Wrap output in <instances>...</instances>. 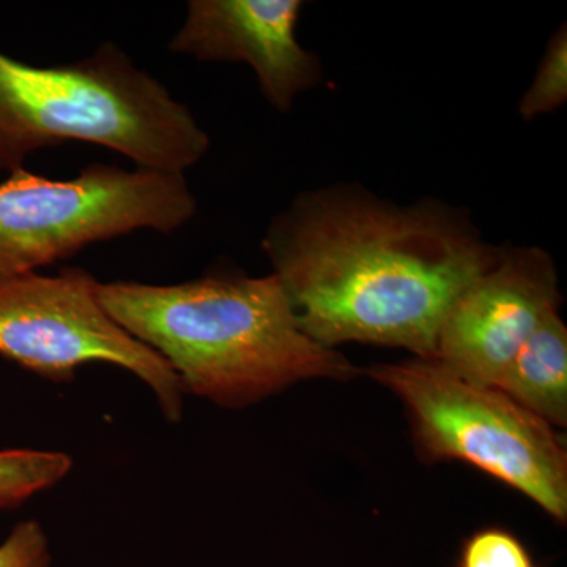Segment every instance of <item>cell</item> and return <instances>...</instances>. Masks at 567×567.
Wrapping results in <instances>:
<instances>
[{"instance_id":"1","label":"cell","mask_w":567,"mask_h":567,"mask_svg":"<svg viewBox=\"0 0 567 567\" xmlns=\"http://www.w3.org/2000/svg\"><path fill=\"white\" fill-rule=\"evenodd\" d=\"M260 246L317 344L401 347L417 358H436L447 312L502 254L464 208L398 205L346 183L295 197Z\"/></svg>"},{"instance_id":"2","label":"cell","mask_w":567,"mask_h":567,"mask_svg":"<svg viewBox=\"0 0 567 567\" xmlns=\"http://www.w3.org/2000/svg\"><path fill=\"white\" fill-rule=\"evenodd\" d=\"M99 295L115 322L171 365L185 394L219 406L256 404L301 380L357 375L344 354L300 330L274 274L100 282Z\"/></svg>"},{"instance_id":"3","label":"cell","mask_w":567,"mask_h":567,"mask_svg":"<svg viewBox=\"0 0 567 567\" xmlns=\"http://www.w3.org/2000/svg\"><path fill=\"white\" fill-rule=\"evenodd\" d=\"M69 142L126 156L137 169L185 174L210 136L185 103L118 44L73 63L35 66L0 52V169Z\"/></svg>"},{"instance_id":"4","label":"cell","mask_w":567,"mask_h":567,"mask_svg":"<svg viewBox=\"0 0 567 567\" xmlns=\"http://www.w3.org/2000/svg\"><path fill=\"white\" fill-rule=\"evenodd\" d=\"M196 213L185 174L102 163L70 181L14 171L0 182V278L39 271L137 230L177 233Z\"/></svg>"},{"instance_id":"5","label":"cell","mask_w":567,"mask_h":567,"mask_svg":"<svg viewBox=\"0 0 567 567\" xmlns=\"http://www.w3.org/2000/svg\"><path fill=\"white\" fill-rule=\"evenodd\" d=\"M371 375L412 413L432 458H458L567 518V456L550 425L498 388L462 379L436 358L379 365Z\"/></svg>"},{"instance_id":"6","label":"cell","mask_w":567,"mask_h":567,"mask_svg":"<svg viewBox=\"0 0 567 567\" xmlns=\"http://www.w3.org/2000/svg\"><path fill=\"white\" fill-rule=\"evenodd\" d=\"M99 287L81 267L0 278V357L52 383L73 382L82 365H115L152 391L167 423H181L186 395L181 380L112 319Z\"/></svg>"},{"instance_id":"7","label":"cell","mask_w":567,"mask_h":567,"mask_svg":"<svg viewBox=\"0 0 567 567\" xmlns=\"http://www.w3.org/2000/svg\"><path fill=\"white\" fill-rule=\"evenodd\" d=\"M559 303L557 268L548 252L502 246L498 262L447 312L436 360L468 382L498 388L529 336Z\"/></svg>"},{"instance_id":"8","label":"cell","mask_w":567,"mask_h":567,"mask_svg":"<svg viewBox=\"0 0 567 567\" xmlns=\"http://www.w3.org/2000/svg\"><path fill=\"white\" fill-rule=\"evenodd\" d=\"M300 0H189L174 54L200 62L248 63L271 107L292 110L301 92L323 80L320 59L297 40Z\"/></svg>"},{"instance_id":"9","label":"cell","mask_w":567,"mask_h":567,"mask_svg":"<svg viewBox=\"0 0 567 567\" xmlns=\"http://www.w3.org/2000/svg\"><path fill=\"white\" fill-rule=\"evenodd\" d=\"M498 390L548 425L567 423V328L551 312L514 358Z\"/></svg>"},{"instance_id":"10","label":"cell","mask_w":567,"mask_h":567,"mask_svg":"<svg viewBox=\"0 0 567 567\" xmlns=\"http://www.w3.org/2000/svg\"><path fill=\"white\" fill-rule=\"evenodd\" d=\"M73 470L62 451L0 450V509L21 507L61 484Z\"/></svg>"},{"instance_id":"11","label":"cell","mask_w":567,"mask_h":567,"mask_svg":"<svg viewBox=\"0 0 567 567\" xmlns=\"http://www.w3.org/2000/svg\"><path fill=\"white\" fill-rule=\"evenodd\" d=\"M567 100V31L566 24L548 41L535 80L518 103L525 121L561 107Z\"/></svg>"},{"instance_id":"12","label":"cell","mask_w":567,"mask_h":567,"mask_svg":"<svg viewBox=\"0 0 567 567\" xmlns=\"http://www.w3.org/2000/svg\"><path fill=\"white\" fill-rule=\"evenodd\" d=\"M458 567H536L532 555L516 536L487 528L470 537L462 548Z\"/></svg>"},{"instance_id":"13","label":"cell","mask_w":567,"mask_h":567,"mask_svg":"<svg viewBox=\"0 0 567 567\" xmlns=\"http://www.w3.org/2000/svg\"><path fill=\"white\" fill-rule=\"evenodd\" d=\"M0 567H52L50 539L39 520H22L0 544Z\"/></svg>"}]
</instances>
